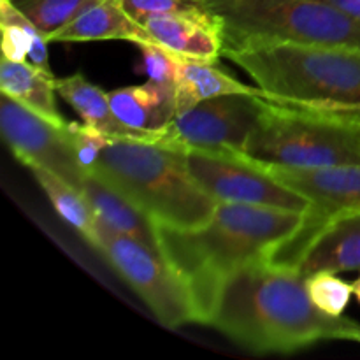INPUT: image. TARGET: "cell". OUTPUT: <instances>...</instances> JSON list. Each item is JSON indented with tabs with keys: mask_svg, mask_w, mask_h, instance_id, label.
Wrapping results in <instances>:
<instances>
[{
	"mask_svg": "<svg viewBox=\"0 0 360 360\" xmlns=\"http://www.w3.org/2000/svg\"><path fill=\"white\" fill-rule=\"evenodd\" d=\"M207 326L259 354H292L319 341H348L360 323L320 311L306 278L264 259L229 274L214 295Z\"/></svg>",
	"mask_w": 360,
	"mask_h": 360,
	"instance_id": "obj_1",
	"label": "cell"
},
{
	"mask_svg": "<svg viewBox=\"0 0 360 360\" xmlns=\"http://www.w3.org/2000/svg\"><path fill=\"white\" fill-rule=\"evenodd\" d=\"M304 213L252 204L218 202L213 217L195 229L157 224L158 245L188 290L197 323L207 326L218 288L245 264L264 259L290 238Z\"/></svg>",
	"mask_w": 360,
	"mask_h": 360,
	"instance_id": "obj_2",
	"label": "cell"
},
{
	"mask_svg": "<svg viewBox=\"0 0 360 360\" xmlns=\"http://www.w3.org/2000/svg\"><path fill=\"white\" fill-rule=\"evenodd\" d=\"M91 174L125 193L158 225L200 227L218 206L190 172L185 148L162 137L111 141Z\"/></svg>",
	"mask_w": 360,
	"mask_h": 360,
	"instance_id": "obj_3",
	"label": "cell"
},
{
	"mask_svg": "<svg viewBox=\"0 0 360 360\" xmlns=\"http://www.w3.org/2000/svg\"><path fill=\"white\" fill-rule=\"evenodd\" d=\"M276 104L360 111V48L276 42L224 51Z\"/></svg>",
	"mask_w": 360,
	"mask_h": 360,
	"instance_id": "obj_4",
	"label": "cell"
},
{
	"mask_svg": "<svg viewBox=\"0 0 360 360\" xmlns=\"http://www.w3.org/2000/svg\"><path fill=\"white\" fill-rule=\"evenodd\" d=\"M220 28L224 51L299 42L360 48V21L322 0H202Z\"/></svg>",
	"mask_w": 360,
	"mask_h": 360,
	"instance_id": "obj_5",
	"label": "cell"
},
{
	"mask_svg": "<svg viewBox=\"0 0 360 360\" xmlns=\"http://www.w3.org/2000/svg\"><path fill=\"white\" fill-rule=\"evenodd\" d=\"M245 153L288 167L360 164V111L266 101Z\"/></svg>",
	"mask_w": 360,
	"mask_h": 360,
	"instance_id": "obj_6",
	"label": "cell"
},
{
	"mask_svg": "<svg viewBox=\"0 0 360 360\" xmlns=\"http://www.w3.org/2000/svg\"><path fill=\"white\" fill-rule=\"evenodd\" d=\"M91 246L143 299L162 326L178 329L197 322L185 283L160 252L130 236L111 231L101 221Z\"/></svg>",
	"mask_w": 360,
	"mask_h": 360,
	"instance_id": "obj_7",
	"label": "cell"
},
{
	"mask_svg": "<svg viewBox=\"0 0 360 360\" xmlns=\"http://www.w3.org/2000/svg\"><path fill=\"white\" fill-rule=\"evenodd\" d=\"M186 162L193 178L218 202L280 207L301 213L309 206L306 197L273 178L245 151L190 148Z\"/></svg>",
	"mask_w": 360,
	"mask_h": 360,
	"instance_id": "obj_8",
	"label": "cell"
},
{
	"mask_svg": "<svg viewBox=\"0 0 360 360\" xmlns=\"http://www.w3.org/2000/svg\"><path fill=\"white\" fill-rule=\"evenodd\" d=\"M266 98L231 94L199 102L164 130L162 139L197 150L245 151L264 112Z\"/></svg>",
	"mask_w": 360,
	"mask_h": 360,
	"instance_id": "obj_9",
	"label": "cell"
},
{
	"mask_svg": "<svg viewBox=\"0 0 360 360\" xmlns=\"http://www.w3.org/2000/svg\"><path fill=\"white\" fill-rule=\"evenodd\" d=\"M65 127L55 125L9 95L0 94V130L11 153L28 169L51 171L81 190L84 171Z\"/></svg>",
	"mask_w": 360,
	"mask_h": 360,
	"instance_id": "obj_10",
	"label": "cell"
},
{
	"mask_svg": "<svg viewBox=\"0 0 360 360\" xmlns=\"http://www.w3.org/2000/svg\"><path fill=\"white\" fill-rule=\"evenodd\" d=\"M273 266L315 273H347L360 269V211L336 214L306 236H290L266 255Z\"/></svg>",
	"mask_w": 360,
	"mask_h": 360,
	"instance_id": "obj_11",
	"label": "cell"
},
{
	"mask_svg": "<svg viewBox=\"0 0 360 360\" xmlns=\"http://www.w3.org/2000/svg\"><path fill=\"white\" fill-rule=\"evenodd\" d=\"M255 162L278 181L308 199L302 224L292 236L309 234L336 214L360 211V164L288 167Z\"/></svg>",
	"mask_w": 360,
	"mask_h": 360,
	"instance_id": "obj_12",
	"label": "cell"
},
{
	"mask_svg": "<svg viewBox=\"0 0 360 360\" xmlns=\"http://www.w3.org/2000/svg\"><path fill=\"white\" fill-rule=\"evenodd\" d=\"M144 27L155 42L179 56L195 60L221 56L220 28L207 9L199 14H160L146 20Z\"/></svg>",
	"mask_w": 360,
	"mask_h": 360,
	"instance_id": "obj_13",
	"label": "cell"
},
{
	"mask_svg": "<svg viewBox=\"0 0 360 360\" xmlns=\"http://www.w3.org/2000/svg\"><path fill=\"white\" fill-rule=\"evenodd\" d=\"M109 102L120 122L151 136H164V130L178 116L176 86L150 79L144 84L109 91Z\"/></svg>",
	"mask_w": 360,
	"mask_h": 360,
	"instance_id": "obj_14",
	"label": "cell"
},
{
	"mask_svg": "<svg viewBox=\"0 0 360 360\" xmlns=\"http://www.w3.org/2000/svg\"><path fill=\"white\" fill-rule=\"evenodd\" d=\"M81 192L84 193L91 211L102 225L118 234L130 236L150 248L160 252L157 224L125 193H122L91 172L84 174Z\"/></svg>",
	"mask_w": 360,
	"mask_h": 360,
	"instance_id": "obj_15",
	"label": "cell"
},
{
	"mask_svg": "<svg viewBox=\"0 0 360 360\" xmlns=\"http://www.w3.org/2000/svg\"><path fill=\"white\" fill-rule=\"evenodd\" d=\"M91 41H129L137 46L155 42L146 27L127 13L122 0H97L51 37V42Z\"/></svg>",
	"mask_w": 360,
	"mask_h": 360,
	"instance_id": "obj_16",
	"label": "cell"
},
{
	"mask_svg": "<svg viewBox=\"0 0 360 360\" xmlns=\"http://www.w3.org/2000/svg\"><path fill=\"white\" fill-rule=\"evenodd\" d=\"M56 94L81 116L84 123L102 130L105 136L116 139H141L155 141L158 136L137 132L127 127L115 115L109 102V94L101 86L94 84L84 77V74L76 72L65 77H55Z\"/></svg>",
	"mask_w": 360,
	"mask_h": 360,
	"instance_id": "obj_17",
	"label": "cell"
},
{
	"mask_svg": "<svg viewBox=\"0 0 360 360\" xmlns=\"http://www.w3.org/2000/svg\"><path fill=\"white\" fill-rule=\"evenodd\" d=\"M243 94L257 95L271 102L269 95L259 88L241 83L231 74L225 72L217 60H195L181 56L179 63V76L176 83V104H178V115L188 111L199 102L207 98L220 97V95Z\"/></svg>",
	"mask_w": 360,
	"mask_h": 360,
	"instance_id": "obj_18",
	"label": "cell"
},
{
	"mask_svg": "<svg viewBox=\"0 0 360 360\" xmlns=\"http://www.w3.org/2000/svg\"><path fill=\"white\" fill-rule=\"evenodd\" d=\"M0 91L58 127L67 122L56 108L55 74H48L30 62H0Z\"/></svg>",
	"mask_w": 360,
	"mask_h": 360,
	"instance_id": "obj_19",
	"label": "cell"
},
{
	"mask_svg": "<svg viewBox=\"0 0 360 360\" xmlns=\"http://www.w3.org/2000/svg\"><path fill=\"white\" fill-rule=\"evenodd\" d=\"M0 30L4 58L11 62H27L28 58L32 65L53 74L48 55L49 39L14 4V0H0Z\"/></svg>",
	"mask_w": 360,
	"mask_h": 360,
	"instance_id": "obj_20",
	"label": "cell"
},
{
	"mask_svg": "<svg viewBox=\"0 0 360 360\" xmlns=\"http://www.w3.org/2000/svg\"><path fill=\"white\" fill-rule=\"evenodd\" d=\"M30 171L62 220H65L77 234L94 245L97 238L98 220L91 211L84 193L63 178L53 174L51 171H46L42 167H30Z\"/></svg>",
	"mask_w": 360,
	"mask_h": 360,
	"instance_id": "obj_21",
	"label": "cell"
},
{
	"mask_svg": "<svg viewBox=\"0 0 360 360\" xmlns=\"http://www.w3.org/2000/svg\"><path fill=\"white\" fill-rule=\"evenodd\" d=\"M95 2L97 0H14L49 42L56 32L67 27L77 14Z\"/></svg>",
	"mask_w": 360,
	"mask_h": 360,
	"instance_id": "obj_22",
	"label": "cell"
},
{
	"mask_svg": "<svg viewBox=\"0 0 360 360\" xmlns=\"http://www.w3.org/2000/svg\"><path fill=\"white\" fill-rule=\"evenodd\" d=\"M306 288L313 304L330 316H343V311L350 304L354 295L352 283L341 280L336 273L329 271L315 273L306 278Z\"/></svg>",
	"mask_w": 360,
	"mask_h": 360,
	"instance_id": "obj_23",
	"label": "cell"
},
{
	"mask_svg": "<svg viewBox=\"0 0 360 360\" xmlns=\"http://www.w3.org/2000/svg\"><path fill=\"white\" fill-rule=\"evenodd\" d=\"M67 134L70 137L74 151H76L77 162H79L81 169L84 174L94 172L97 167V162L101 158L104 148L111 143V137L105 136L102 130L95 129V127L88 125V123H77V122H67Z\"/></svg>",
	"mask_w": 360,
	"mask_h": 360,
	"instance_id": "obj_24",
	"label": "cell"
},
{
	"mask_svg": "<svg viewBox=\"0 0 360 360\" xmlns=\"http://www.w3.org/2000/svg\"><path fill=\"white\" fill-rule=\"evenodd\" d=\"M143 51L144 69H146L148 79L162 84H172L176 86L179 76V63L181 56L167 49L158 42H144L139 44Z\"/></svg>",
	"mask_w": 360,
	"mask_h": 360,
	"instance_id": "obj_25",
	"label": "cell"
},
{
	"mask_svg": "<svg viewBox=\"0 0 360 360\" xmlns=\"http://www.w3.org/2000/svg\"><path fill=\"white\" fill-rule=\"evenodd\" d=\"M122 4L141 25L160 14H199L206 11L202 0H122Z\"/></svg>",
	"mask_w": 360,
	"mask_h": 360,
	"instance_id": "obj_26",
	"label": "cell"
},
{
	"mask_svg": "<svg viewBox=\"0 0 360 360\" xmlns=\"http://www.w3.org/2000/svg\"><path fill=\"white\" fill-rule=\"evenodd\" d=\"M322 2L330 4V6L338 7L343 13H347L348 16L360 21V0H322Z\"/></svg>",
	"mask_w": 360,
	"mask_h": 360,
	"instance_id": "obj_27",
	"label": "cell"
},
{
	"mask_svg": "<svg viewBox=\"0 0 360 360\" xmlns=\"http://www.w3.org/2000/svg\"><path fill=\"white\" fill-rule=\"evenodd\" d=\"M352 288H354V295H355V299H357V301L360 302V273H359V278H357V280H355L354 283H352Z\"/></svg>",
	"mask_w": 360,
	"mask_h": 360,
	"instance_id": "obj_28",
	"label": "cell"
},
{
	"mask_svg": "<svg viewBox=\"0 0 360 360\" xmlns=\"http://www.w3.org/2000/svg\"><path fill=\"white\" fill-rule=\"evenodd\" d=\"M348 341H355V343H360V327L357 330H354L350 336H348Z\"/></svg>",
	"mask_w": 360,
	"mask_h": 360,
	"instance_id": "obj_29",
	"label": "cell"
}]
</instances>
